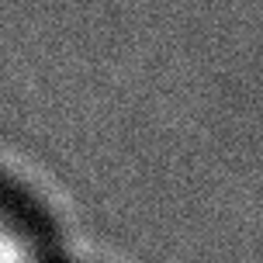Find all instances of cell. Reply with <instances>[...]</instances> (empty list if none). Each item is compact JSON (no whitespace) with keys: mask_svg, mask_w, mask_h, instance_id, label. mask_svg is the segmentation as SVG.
Wrapping results in <instances>:
<instances>
[{"mask_svg":"<svg viewBox=\"0 0 263 263\" xmlns=\"http://www.w3.org/2000/svg\"><path fill=\"white\" fill-rule=\"evenodd\" d=\"M0 263H49L42 222L0 187Z\"/></svg>","mask_w":263,"mask_h":263,"instance_id":"1","label":"cell"}]
</instances>
